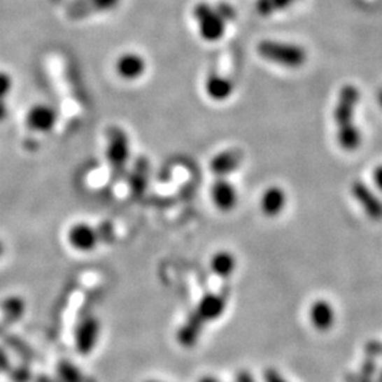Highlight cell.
<instances>
[{
	"label": "cell",
	"mask_w": 382,
	"mask_h": 382,
	"mask_svg": "<svg viewBox=\"0 0 382 382\" xmlns=\"http://www.w3.org/2000/svg\"><path fill=\"white\" fill-rule=\"evenodd\" d=\"M376 382H382V367H380L379 372H377Z\"/></svg>",
	"instance_id": "1f68e13d"
},
{
	"label": "cell",
	"mask_w": 382,
	"mask_h": 382,
	"mask_svg": "<svg viewBox=\"0 0 382 382\" xmlns=\"http://www.w3.org/2000/svg\"><path fill=\"white\" fill-rule=\"evenodd\" d=\"M298 0H256L255 10L260 16L267 17L276 13L286 10L287 8L293 6Z\"/></svg>",
	"instance_id": "ac0fdd59"
},
{
	"label": "cell",
	"mask_w": 382,
	"mask_h": 382,
	"mask_svg": "<svg viewBox=\"0 0 382 382\" xmlns=\"http://www.w3.org/2000/svg\"><path fill=\"white\" fill-rule=\"evenodd\" d=\"M256 51L261 59L286 69H299L307 62V51L296 43H283L277 40H262L257 43Z\"/></svg>",
	"instance_id": "7a4b0ae2"
},
{
	"label": "cell",
	"mask_w": 382,
	"mask_h": 382,
	"mask_svg": "<svg viewBox=\"0 0 382 382\" xmlns=\"http://www.w3.org/2000/svg\"><path fill=\"white\" fill-rule=\"evenodd\" d=\"M130 157V143L127 134L119 127H113L106 139V159L114 170H122Z\"/></svg>",
	"instance_id": "5b68a950"
},
{
	"label": "cell",
	"mask_w": 382,
	"mask_h": 382,
	"mask_svg": "<svg viewBox=\"0 0 382 382\" xmlns=\"http://www.w3.org/2000/svg\"><path fill=\"white\" fill-rule=\"evenodd\" d=\"M287 206V193L278 186H270L262 192L260 197V209L267 218H276Z\"/></svg>",
	"instance_id": "5bb4252c"
},
{
	"label": "cell",
	"mask_w": 382,
	"mask_h": 382,
	"mask_svg": "<svg viewBox=\"0 0 382 382\" xmlns=\"http://www.w3.org/2000/svg\"><path fill=\"white\" fill-rule=\"evenodd\" d=\"M345 382H376V379L365 376L360 372H351L349 375L345 376Z\"/></svg>",
	"instance_id": "d4e9b609"
},
{
	"label": "cell",
	"mask_w": 382,
	"mask_h": 382,
	"mask_svg": "<svg viewBox=\"0 0 382 382\" xmlns=\"http://www.w3.org/2000/svg\"><path fill=\"white\" fill-rule=\"evenodd\" d=\"M379 369H380V367H379V365H377L376 359L367 356V358L362 360V362H361L360 370H359V372L362 374V375H365V376L375 377V379H376Z\"/></svg>",
	"instance_id": "44dd1931"
},
{
	"label": "cell",
	"mask_w": 382,
	"mask_h": 382,
	"mask_svg": "<svg viewBox=\"0 0 382 382\" xmlns=\"http://www.w3.org/2000/svg\"><path fill=\"white\" fill-rule=\"evenodd\" d=\"M377 101H379V106H380V108L382 109V88L379 90V93H377Z\"/></svg>",
	"instance_id": "4dcf8cb0"
},
{
	"label": "cell",
	"mask_w": 382,
	"mask_h": 382,
	"mask_svg": "<svg viewBox=\"0 0 382 382\" xmlns=\"http://www.w3.org/2000/svg\"><path fill=\"white\" fill-rule=\"evenodd\" d=\"M308 319L314 330L325 333L334 327L337 313L328 299L318 298L308 308Z\"/></svg>",
	"instance_id": "30bf717a"
},
{
	"label": "cell",
	"mask_w": 382,
	"mask_h": 382,
	"mask_svg": "<svg viewBox=\"0 0 382 382\" xmlns=\"http://www.w3.org/2000/svg\"><path fill=\"white\" fill-rule=\"evenodd\" d=\"M264 381L265 382H288L285 377L282 376L276 369H267L264 372Z\"/></svg>",
	"instance_id": "cb8c5ba5"
},
{
	"label": "cell",
	"mask_w": 382,
	"mask_h": 382,
	"mask_svg": "<svg viewBox=\"0 0 382 382\" xmlns=\"http://www.w3.org/2000/svg\"><path fill=\"white\" fill-rule=\"evenodd\" d=\"M228 295L225 292H211L204 295L194 308V312L204 323L218 320L227 309Z\"/></svg>",
	"instance_id": "8fae6325"
},
{
	"label": "cell",
	"mask_w": 382,
	"mask_h": 382,
	"mask_svg": "<svg viewBox=\"0 0 382 382\" xmlns=\"http://www.w3.org/2000/svg\"><path fill=\"white\" fill-rule=\"evenodd\" d=\"M238 261L233 253L228 250H219L213 255L209 266L214 275L222 278H229L236 270Z\"/></svg>",
	"instance_id": "e0dca14e"
},
{
	"label": "cell",
	"mask_w": 382,
	"mask_h": 382,
	"mask_svg": "<svg viewBox=\"0 0 382 382\" xmlns=\"http://www.w3.org/2000/svg\"><path fill=\"white\" fill-rule=\"evenodd\" d=\"M59 382H88L80 367H76L71 361L59 362L57 367Z\"/></svg>",
	"instance_id": "d6986e66"
},
{
	"label": "cell",
	"mask_w": 382,
	"mask_h": 382,
	"mask_svg": "<svg viewBox=\"0 0 382 382\" xmlns=\"http://www.w3.org/2000/svg\"><path fill=\"white\" fill-rule=\"evenodd\" d=\"M372 181H374L377 190L382 193V164L377 165L372 171Z\"/></svg>",
	"instance_id": "484cf974"
},
{
	"label": "cell",
	"mask_w": 382,
	"mask_h": 382,
	"mask_svg": "<svg viewBox=\"0 0 382 382\" xmlns=\"http://www.w3.org/2000/svg\"><path fill=\"white\" fill-rule=\"evenodd\" d=\"M14 88V80L9 72L0 69V99H6L10 97Z\"/></svg>",
	"instance_id": "ffe728a7"
},
{
	"label": "cell",
	"mask_w": 382,
	"mask_h": 382,
	"mask_svg": "<svg viewBox=\"0 0 382 382\" xmlns=\"http://www.w3.org/2000/svg\"><path fill=\"white\" fill-rule=\"evenodd\" d=\"M38 382H53V381L52 380H50V379H41V380H38Z\"/></svg>",
	"instance_id": "d6a6232c"
},
{
	"label": "cell",
	"mask_w": 382,
	"mask_h": 382,
	"mask_svg": "<svg viewBox=\"0 0 382 382\" xmlns=\"http://www.w3.org/2000/svg\"><path fill=\"white\" fill-rule=\"evenodd\" d=\"M211 198L218 211L229 213L238 206L239 194L232 182L225 177H218L211 188Z\"/></svg>",
	"instance_id": "9c48e42d"
},
{
	"label": "cell",
	"mask_w": 382,
	"mask_h": 382,
	"mask_svg": "<svg viewBox=\"0 0 382 382\" xmlns=\"http://www.w3.org/2000/svg\"><path fill=\"white\" fill-rule=\"evenodd\" d=\"M67 243L72 249L88 254L97 249L99 243V234L92 224L77 222L67 232Z\"/></svg>",
	"instance_id": "ba28073f"
},
{
	"label": "cell",
	"mask_w": 382,
	"mask_h": 382,
	"mask_svg": "<svg viewBox=\"0 0 382 382\" xmlns=\"http://www.w3.org/2000/svg\"><path fill=\"white\" fill-rule=\"evenodd\" d=\"M351 196L369 219L374 222L382 220V199L372 187L364 181L356 180L351 183Z\"/></svg>",
	"instance_id": "8992f818"
},
{
	"label": "cell",
	"mask_w": 382,
	"mask_h": 382,
	"mask_svg": "<svg viewBox=\"0 0 382 382\" xmlns=\"http://www.w3.org/2000/svg\"><path fill=\"white\" fill-rule=\"evenodd\" d=\"M198 382H222L220 380H218L217 377L212 376V375H207V376H203L198 380Z\"/></svg>",
	"instance_id": "f1b7e54d"
},
{
	"label": "cell",
	"mask_w": 382,
	"mask_h": 382,
	"mask_svg": "<svg viewBox=\"0 0 382 382\" xmlns=\"http://www.w3.org/2000/svg\"><path fill=\"white\" fill-rule=\"evenodd\" d=\"M193 17L198 24L201 38L208 43H217L223 38L227 22L218 13L215 6L208 3H198L193 8Z\"/></svg>",
	"instance_id": "3957f363"
},
{
	"label": "cell",
	"mask_w": 382,
	"mask_h": 382,
	"mask_svg": "<svg viewBox=\"0 0 382 382\" xmlns=\"http://www.w3.org/2000/svg\"><path fill=\"white\" fill-rule=\"evenodd\" d=\"M114 72L119 80L124 82H135L146 73L148 62L143 55L135 51H124L118 55L114 61Z\"/></svg>",
	"instance_id": "277c9868"
},
{
	"label": "cell",
	"mask_w": 382,
	"mask_h": 382,
	"mask_svg": "<svg viewBox=\"0 0 382 382\" xmlns=\"http://www.w3.org/2000/svg\"><path fill=\"white\" fill-rule=\"evenodd\" d=\"M360 101V90L354 85H344L339 90L335 103L334 117L337 125V141L340 149L354 153L360 149L362 136L356 125L355 114Z\"/></svg>",
	"instance_id": "6da1fadb"
},
{
	"label": "cell",
	"mask_w": 382,
	"mask_h": 382,
	"mask_svg": "<svg viewBox=\"0 0 382 382\" xmlns=\"http://www.w3.org/2000/svg\"><path fill=\"white\" fill-rule=\"evenodd\" d=\"M101 327L96 318L88 317L80 322L76 330V349L82 355H90V353L96 348L99 339Z\"/></svg>",
	"instance_id": "7c38bea8"
},
{
	"label": "cell",
	"mask_w": 382,
	"mask_h": 382,
	"mask_svg": "<svg viewBox=\"0 0 382 382\" xmlns=\"http://www.w3.org/2000/svg\"><path fill=\"white\" fill-rule=\"evenodd\" d=\"M244 161V153L240 149L224 150L211 160V171L218 177H227L239 170Z\"/></svg>",
	"instance_id": "4fadbf2b"
},
{
	"label": "cell",
	"mask_w": 382,
	"mask_h": 382,
	"mask_svg": "<svg viewBox=\"0 0 382 382\" xmlns=\"http://www.w3.org/2000/svg\"><path fill=\"white\" fill-rule=\"evenodd\" d=\"M9 115V106L6 99H0V122H4Z\"/></svg>",
	"instance_id": "83f0119b"
},
{
	"label": "cell",
	"mask_w": 382,
	"mask_h": 382,
	"mask_svg": "<svg viewBox=\"0 0 382 382\" xmlns=\"http://www.w3.org/2000/svg\"><path fill=\"white\" fill-rule=\"evenodd\" d=\"M204 88L208 97L215 101H227L234 92L233 82L218 73L208 76Z\"/></svg>",
	"instance_id": "2e32d148"
},
{
	"label": "cell",
	"mask_w": 382,
	"mask_h": 382,
	"mask_svg": "<svg viewBox=\"0 0 382 382\" xmlns=\"http://www.w3.org/2000/svg\"><path fill=\"white\" fill-rule=\"evenodd\" d=\"M59 114L51 104L36 103L27 111V127L38 134H48L57 125Z\"/></svg>",
	"instance_id": "52a82bcc"
},
{
	"label": "cell",
	"mask_w": 382,
	"mask_h": 382,
	"mask_svg": "<svg viewBox=\"0 0 382 382\" xmlns=\"http://www.w3.org/2000/svg\"><path fill=\"white\" fill-rule=\"evenodd\" d=\"M143 382H162V381H159V380H146V381H143Z\"/></svg>",
	"instance_id": "836d02e7"
},
{
	"label": "cell",
	"mask_w": 382,
	"mask_h": 382,
	"mask_svg": "<svg viewBox=\"0 0 382 382\" xmlns=\"http://www.w3.org/2000/svg\"><path fill=\"white\" fill-rule=\"evenodd\" d=\"M204 322L198 317V314L193 311L187 317L186 322L182 324L178 333L177 340L183 348H193L198 343V340L202 335Z\"/></svg>",
	"instance_id": "9a60e30c"
},
{
	"label": "cell",
	"mask_w": 382,
	"mask_h": 382,
	"mask_svg": "<svg viewBox=\"0 0 382 382\" xmlns=\"http://www.w3.org/2000/svg\"><path fill=\"white\" fill-rule=\"evenodd\" d=\"M364 353H365V355L369 356V358H374L376 360L382 358L381 340H367L365 345H364Z\"/></svg>",
	"instance_id": "7402d4cb"
},
{
	"label": "cell",
	"mask_w": 382,
	"mask_h": 382,
	"mask_svg": "<svg viewBox=\"0 0 382 382\" xmlns=\"http://www.w3.org/2000/svg\"><path fill=\"white\" fill-rule=\"evenodd\" d=\"M235 382H256V380H255L254 376L249 372L241 370V372L236 374Z\"/></svg>",
	"instance_id": "4316f807"
},
{
	"label": "cell",
	"mask_w": 382,
	"mask_h": 382,
	"mask_svg": "<svg viewBox=\"0 0 382 382\" xmlns=\"http://www.w3.org/2000/svg\"><path fill=\"white\" fill-rule=\"evenodd\" d=\"M215 9H217L218 13L220 14L224 20L227 22V24L233 22L234 19L236 17V11L228 3H224V1L223 3H219L218 6H215Z\"/></svg>",
	"instance_id": "603a6c76"
},
{
	"label": "cell",
	"mask_w": 382,
	"mask_h": 382,
	"mask_svg": "<svg viewBox=\"0 0 382 382\" xmlns=\"http://www.w3.org/2000/svg\"><path fill=\"white\" fill-rule=\"evenodd\" d=\"M4 254H6V244L3 240L0 239V259L4 256Z\"/></svg>",
	"instance_id": "f546056e"
}]
</instances>
